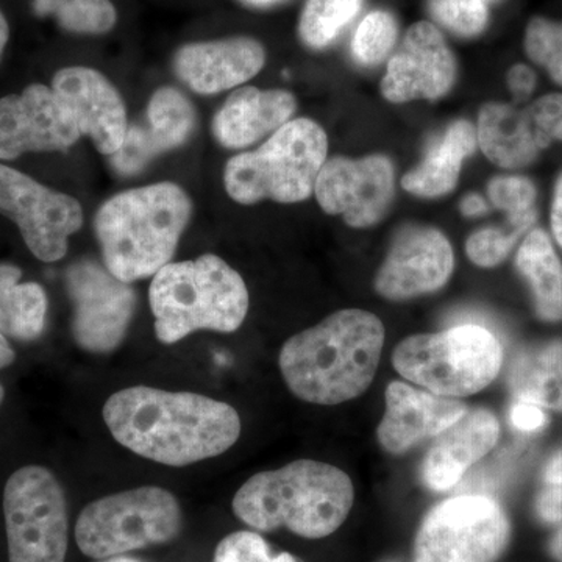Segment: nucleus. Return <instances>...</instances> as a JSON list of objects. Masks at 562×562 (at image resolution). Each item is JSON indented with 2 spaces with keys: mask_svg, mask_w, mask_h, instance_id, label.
Listing matches in <instances>:
<instances>
[{
  "mask_svg": "<svg viewBox=\"0 0 562 562\" xmlns=\"http://www.w3.org/2000/svg\"><path fill=\"white\" fill-rule=\"evenodd\" d=\"M102 416L125 449L172 468L220 457L241 435L233 406L192 392L127 387L111 395Z\"/></svg>",
  "mask_w": 562,
  "mask_h": 562,
  "instance_id": "f257e3e1",
  "label": "nucleus"
},
{
  "mask_svg": "<svg viewBox=\"0 0 562 562\" xmlns=\"http://www.w3.org/2000/svg\"><path fill=\"white\" fill-rule=\"evenodd\" d=\"M384 344V325L364 310H341L299 333L280 351L292 394L314 405H339L368 391Z\"/></svg>",
  "mask_w": 562,
  "mask_h": 562,
  "instance_id": "f03ea898",
  "label": "nucleus"
},
{
  "mask_svg": "<svg viewBox=\"0 0 562 562\" xmlns=\"http://www.w3.org/2000/svg\"><path fill=\"white\" fill-rule=\"evenodd\" d=\"M353 498V483L341 469L299 460L247 480L233 498V512L258 531L284 527L302 538L321 539L341 527Z\"/></svg>",
  "mask_w": 562,
  "mask_h": 562,
  "instance_id": "7ed1b4c3",
  "label": "nucleus"
},
{
  "mask_svg": "<svg viewBox=\"0 0 562 562\" xmlns=\"http://www.w3.org/2000/svg\"><path fill=\"white\" fill-rule=\"evenodd\" d=\"M191 213L190 195L169 181L114 195L94 220L103 265L125 283L154 277L171 262Z\"/></svg>",
  "mask_w": 562,
  "mask_h": 562,
  "instance_id": "20e7f679",
  "label": "nucleus"
},
{
  "mask_svg": "<svg viewBox=\"0 0 562 562\" xmlns=\"http://www.w3.org/2000/svg\"><path fill=\"white\" fill-rule=\"evenodd\" d=\"M158 341L176 344L199 330L233 333L249 312L243 277L216 255L169 262L149 290Z\"/></svg>",
  "mask_w": 562,
  "mask_h": 562,
  "instance_id": "39448f33",
  "label": "nucleus"
},
{
  "mask_svg": "<svg viewBox=\"0 0 562 562\" xmlns=\"http://www.w3.org/2000/svg\"><path fill=\"white\" fill-rule=\"evenodd\" d=\"M327 133L301 117L273 132L258 150L236 155L225 166L224 184L233 201L297 203L313 194L327 161Z\"/></svg>",
  "mask_w": 562,
  "mask_h": 562,
  "instance_id": "423d86ee",
  "label": "nucleus"
},
{
  "mask_svg": "<svg viewBox=\"0 0 562 562\" xmlns=\"http://www.w3.org/2000/svg\"><path fill=\"white\" fill-rule=\"evenodd\" d=\"M503 346L482 325H457L439 333L408 336L392 364L403 379L441 397H469L487 386L502 371Z\"/></svg>",
  "mask_w": 562,
  "mask_h": 562,
  "instance_id": "0eeeda50",
  "label": "nucleus"
},
{
  "mask_svg": "<svg viewBox=\"0 0 562 562\" xmlns=\"http://www.w3.org/2000/svg\"><path fill=\"white\" fill-rule=\"evenodd\" d=\"M180 503L158 486L117 492L90 503L80 513L76 541L94 560L176 539L181 530Z\"/></svg>",
  "mask_w": 562,
  "mask_h": 562,
  "instance_id": "6e6552de",
  "label": "nucleus"
},
{
  "mask_svg": "<svg viewBox=\"0 0 562 562\" xmlns=\"http://www.w3.org/2000/svg\"><path fill=\"white\" fill-rule=\"evenodd\" d=\"M3 517L10 562H65L68 506L49 469L29 464L11 473L3 490Z\"/></svg>",
  "mask_w": 562,
  "mask_h": 562,
  "instance_id": "1a4fd4ad",
  "label": "nucleus"
},
{
  "mask_svg": "<svg viewBox=\"0 0 562 562\" xmlns=\"http://www.w3.org/2000/svg\"><path fill=\"white\" fill-rule=\"evenodd\" d=\"M512 525L487 495H458L425 516L414 542V562H495L508 546Z\"/></svg>",
  "mask_w": 562,
  "mask_h": 562,
  "instance_id": "9d476101",
  "label": "nucleus"
},
{
  "mask_svg": "<svg viewBox=\"0 0 562 562\" xmlns=\"http://www.w3.org/2000/svg\"><path fill=\"white\" fill-rule=\"evenodd\" d=\"M0 214L18 225L25 246L44 262L65 258L69 236L83 225L76 199L5 165H0Z\"/></svg>",
  "mask_w": 562,
  "mask_h": 562,
  "instance_id": "9b49d317",
  "label": "nucleus"
},
{
  "mask_svg": "<svg viewBox=\"0 0 562 562\" xmlns=\"http://www.w3.org/2000/svg\"><path fill=\"white\" fill-rule=\"evenodd\" d=\"M74 305L72 336L80 349L110 353L124 341L135 314L136 292L101 262L79 260L66 271Z\"/></svg>",
  "mask_w": 562,
  "mask_h": 562,
  "instance_id": "f8f14e48",
  "label": "nucleus"
},
{
  "mask_svg": "<svg viewBox=\"0 0 562 562\" xmlns=\"http://www.w3.org/2000/svg\"><path fill=\"white\" fill-rule=\"evenodd\" d=\"M394 166L384 155L336 157L322 166L314 194L321 209L351 228H369L386 216L394 199Z\"/></svg>",
  "mask_w": 562,
  "mask_h": 562,
  "instance_id": "ddd939ff",
  "label": "nucleus"
},
{
  "mask_svg": "<svg viewBox=\"0 0 562 562\" xmlns=\"http://www.w3.org/2000/svg\"><path fill=\"white\" fill-rule=\"evenodd\" d=\"M79 125L52 88L35 83L0 99V160L27 151H63L80 139Z\"/></svg>",
  "mask_w": 562,
  "mask_h": 562,
  "instance_id": "4468645a",
  "label": "nucleus"
},
{
  "mask_svg": "<svg viewBox=\"0 0 562 562\" xmlns=\"http://www.w3.org/2000/svg\"><path fill=\"white\" fill-rule=\"evenodd\" d=\"M454 79L452 49L431 22L420 21L408 29L401 49L392 55L380 90L391 103L438 101L452 90Z\"/></svg>",
  "mask_w": 562,
  "mask_h": 562,
  "instance_id": "2eb2a0df",
  "label": "nucleus"
},
{
  "mask_svg": "<svg viewBox=\"0 0 562 562\" xmlns=\"http://www.w3.org/2000/svg\"><path fill=\"white\" fill-rule=\"evenodd\" d=\"M452 244L432 227H406L375 277V291L390 301H408L446 286L452 277Z\"/></svg>",
  "mask_w": 562,
  "mask_h": 562,
  "instance_id": "dca6fc26",
  "label": "nucleus"
},
{
  "mask_svg": "<svg viewBox=\"0 0 562 562\" xmlns=\"http://www.w3.org/2000/svg\"><path fill=\"white\" fill-rule=\"evenodd\" d=\"M52 90L95 149L110 157L121 149L128 131L127 111L120 92L103 74L83 66L65 68L55 74Z\"/></svg>",
  "mask_w": 562,
  "mask_h": 562,
  "instance_id": "f3484780",
  "label": "nucleus"
},
{
  "mask_svg": "<svg viewBox=\"0 0 562 562\" xmlns=\"http://www.w3.org/2000/svg\"><path fill=\"white\" fill-rule=\"evenodd\" d=\"M146 125H128L113 168L122 176H135L157 155L183 146L198 125L194 105L183 92L165 87L155 91L147 105Z\"/></svg>",
  "mask_w": 562,
  "mask_h": 562,
  "instance_id": "a211bd4d",
  "label": "nucleus"
},
{
  "mask_svg": "<svg viewBox=\"0 0 562 562\" xmlns=\"http://www.w3.org/2000/svg\"><path fill=\"white\" fill-rule=\"evenodd\" d=\"M266 63L261 43L249 36L184 44L173 57L177 77L199 94H217L254 79Z\"/></svg>",
  "mask_w": 562,
  "mask_h": 562,
  "instance_id": "6ab92c4d",
  "label": "nucleus"
},
{
  "mask_svg": "<svg viewBox=\"0 0 562 562\" xmlns=\"http://www.w3.org/2000/svg\"><path fill=\"white\" fill-rule=\"evenodd\" d=\"M384 397L386 412L376 438L392 454L406 453L424 439L436 438L468 412V406L460 401L416 390L402 382L387 384Z\"/></svg>",
  "mask_w": 562,
  "mask_h": 562,
  "instance_id": "aec40b11",
  "label": "nucleus"
},
{
  "mask_svg": "<svg viewBox=\"0 0 562 562\" xmlns=\"http://www.w3.org/2000/svg\"><path fill=\"white\" fill-rule=\"evenodd\" d=\"M501 422L490 409L465 412L461 419L436 436L422 462V480L432 491L457 486L471 465L497 446Z\"/></svg>",
  "mask_w": 562,
  "mask_h": 562,
  "instance_id": "412c9836",
  "label": "nucleus"
},
{
  "mask_svg": "<svg viewBox=\"0 0 562 562\" xmlns=\"http://www.w3.org/2000/svg\"><path fill=\"white\" fill-rule=\"evenodd\" d=\"M295 109L297 101L290 91L239 88L214 116L213 133L221 146L244 149L283 127Z\"/></svg>",
  "mask_w": 562,
  "mask_h": 562,
  "instance_id": "4be33fe9",
  "label": "nucleus"
},
{
  "mask_svg": "<svg viewBox=\"0 0 562 562\" xmlns=\"http://www.w3.org/2000/svg\"><path fill=\"white\" fill-rule=\"evenodd\" d=\"M476 138L487 160L508 171L527 168L549 149L527 106L512 103H486L480 110Z\"/></svg>",
  "mask_w": 562,
  "mask_h": 562,
  "instance_id": "5701e85b",
  "label": "nucleus"
},
{
  "mask_svg": "<svg viewBox=\"0 0 562 562\" xmlns=\"http://www.w3.org/2000/svg\"><path fill=\"white\" fill-rule=\"evenodd\" d=\"M479 149L476 128L465 120L454 121L425 155L424 161L402 179L403 190L417 198L436 199L457 188L462 162Z\"/></svg>",
  "mask_w": 562,
  "mask_h": 562,
  "instance_id": "b1692460",
  "label": "nucleus"
},
{
  "mask_svg": "<svg viewBox=\"0 0 562 562\" xmlns=\"http://www.w3.org/2000/svg\"><path fill=\"white\" fill-rule=\"evenodd\" d=\"M516 268L530 286L539 319L562 322V262L552 238L542 228H531L519 244Z\"/></svg>",
  "mask_w": 562,
  "mask_h": 562,
  "instance_id": "393cba45",
  "label": "nucleus"
},
{
  "mask_svg": "<svg viewBox=\"0 0 562 562\" xmlns=\"http://www.w3.org/2000/svg\"><path fill=\"white\" fill-rule=\"evenodd\" d=\"M514 398L562 414V341H549L516 355L508 372Z\"/></svg>",
  "mask_w": 562,
  "mask_h": 562,
  "instance_id": "a878e982",
  "label": "nucleus"
},
{
  "mask_svg": "<svg viewBox=\"0 0 562 562\" xmlns=\"http://www.w3.org/2000/svg\"><path fill=\"white\" fill-rule=\"evenodd\" d=\"M22 271L0 262V333L5 338L31 342L46 328L47 294L33 281L21 283Z\"/></svg>",
  "mask_w": 562,
  "mask_h": 562,
  "instance_id": "bb28decb",
  "label": "nucleus"
},
{
  "mask_svg": "<svg viewBox=\"0 0 562 562\" xmlns=\"http://www.w3.org/2000/svg\"><path fill=\"white\" fill-rule=\"evenodd\" d=\"M364 0H306L299 21V36L306 47L322 50L341 35L360 14Z\"/></svg>",
  "mask_w": 562,
  "mask_h": 562,
  "instance_id": "cd10ccee",
  "label": "nucleus"
},
{
  "mask_svg": "<svg viewBox=\"0 0 562 562\" xmlns=\"http://www.w3.org/2000/svg\"><path fill=\"white\" fill-rule=\"evenodd\" d=\"M38 16H54L66 32L103 35L113 31L117 11L111 0H33Z\"/></svg>",
  "mask_w": 562,
  "mask_h": 562,
  "instance_id": "c85d7f7f",
  "label": "nucleus"
},
{
  "mask_svg": "<svg viewBox=\"0 0 562 562\" xmlns=\"http://www.w3.org/2000/svg\"><path fill=\"white\" fill-rule=\"evenodd\" d=\"M487 198L495 209L506 213L512 228L528 233L538 220V210H536L538 190L527 177H494L487 184Z\"/></svg>",
  "mask_w": 562,
  "mask_h": 562,
  "instance_id": "c756f323",
  "label": "nucleus"
},
{
  "mask_svg": "<svg viewBox=\"0 0 562 562\" xmlns=\"http://www.w3.org/2000/svg\"><path fill=\"white\" fill-rule=\"evenodd\" d=\"M397 21L383 10L372 11L358 25L351 40L355 60L366 68L380 65L397 43Z\"/></svg>",
  "mask_w": 562,
  "mask_h": 562,
  "instance_id": "7c9ffc66",
  "label": "nucleus"
},
{
  "mask_svg": "<svg viewBox=\"0 0 562 562\" xmlns=\"http://www.w3.org/2000/svg\"><path fill=\"white\" fill-rule=\"evenodd\" d=\"M525 52L562 87V22L532 18L525 32Z\"/></svg>",
  "mask_w": 562,
  "mask_h": 562,
  "instance_id": "2f4dec72",
  "label": "nucleus"
},
{
  "mask_svg": "<svg viewBox=\"0 0 562 562\" xmlns=\"http://www.w3.org/2000/svg\"><path fill=\"white\" fill-rule=\"evenodd\" d=\"M430 13L447 31L476 36L490 21V5L476 0H430Z\"/></svg>",
  "mask_w": 562,
  "mask_h": 562,
  "instance_id": "473e14b6",
  "label": "nucleus"
},
{
  "mask_svg": "<svg viewBox=\"0 0 562 562\" xmlns=\"http://www.w3.org/2000/svg\"><path fill=\"white\" fill-rule=\"evenodd\" d=\"M527 236V233L509 227H487L472 233L465 243V254L473 265L490 269L502 265L509 257L514 247Z\"/></svg>",
  "mask_w": 562,
  "mask_h": 562,
  "instance_id": "72a5a7b5",
  "label": "nucleus"
},
{
  "mask_svg": "<svg viewBox=\"0 0 562 562\" xmlns=\"http://www.w3.org/2000/svg\"><path fill=\"white\" fill-rule=\"evenodd\" d=\"M536 516L541 522H562V449L554 452L542 469L541 490L536 495Z\"/></svg>",
  "mask_w": 562,
  "mask_h": 562,
  "instance_id": "f704fd0d",
  "label": "nucleus"
},
{
  "mask_svg": "<svg viewBox=\"0 0 562 562\" xmlns=\"http://www.w3.org/2000/svg\"><path fill=\"white\" fill-rule=\"evenodd\" d=\"M214 562H273L268 542L257 532L238 531L222 539Z\"/></svg>",
  "mask_w": 562,
  "mask_h": 562,
  "instance_id": "c9c22d12",
  "label": "nucleus"
},
{
  "mask_svg": "<svg viewBox=\"0 0 562 562\" xmlns=\"http://www.w3.org/2000/svg\"><path fill=\"white\" fill-rule=\"evenodd\" d=\"M532 120L536 122L542 139L547 146L553 143H562V94L552 92V94L542 95L536 99L527 106Z\"/></svg>",
  "mask_w": 562,
  "mask_h": 562,
  "instance_id": "e433bc0d",
  "label": "nucleus"
},
{
  "mask_svg": "<svg viewBox=\"0 0 562 562\" xmlns=\"http://www.w3.org/2000/svg\"><path fill=\"white\" fill-rule=\"evenodd\" d=\"M506 81H508V88L509 91H512L514 101H516V103H522L528 101L532 92H535L538 77H536V72L530 66L520 63V65H514L513 68L508 70Z\"/></svg>",
  "mask_w": 562,
  "mask_h": 562,
  "instance_id": "4c0bfd02",
  "label": "nucleus"
},
{
  "mask_svg": "<svg viewBox=\"0 0 562 562\" xmlns=\"http://www.w3.org/2000/svg\"><path fill=\"white\" fill-rule=\"evenodd\" d=\"M512 422L517 430L538 431L546 427L547 416L541 406L530 402L516 401L512 409Z\"/></svg>",
  "mask_w": 562,
  "mask_h": 562,
  "instance_id": "58836bf2",
  "label": "nucleus"
},
{
  "mask_svg": "<svg viewBox=\"0 0 562 562\" xmlns=\"http://www.w3.org/2000/svg\"><path fill=\"white\" fill-rule=\"evenodd\" d=\"M550 225L554 241L562 249V173L554 184L552 210H550Z\"/></svg>",
  "mask_w": 562,
  "mask_h": 562,
  "instance_id": "ea45409f",
  "label": "nucleus"
},
{
  "mask_svg": "<svg viewBox=\"0 0 562 562\" xmlns=\"http://www.w3.org/2000/svg\"><path fill=\"white\" fill-rule=\"evenodd\" d=\"M487 211H490V206H487L482 195L469 194L468 198L461 202V213L464 214L465 217L483 216Z\"/></svg>",
  "mask_w": 562,
  "mask_h": 562,
  "instance_id": "a19ab883",
  "label": "nucleus"
},
{
  "mask_svg": "<svg viewBox=\"0 0 562 562\" xmlns=\"http://www.w3.org/2000/svg\"><path fill=\"white\" fill-rule=\"evenodd\" d=\"M14 360H16V353H14L9 338H5V336L0 333V371L10 368Z\"/></svg>",
  "mask_w": 562,
  "mask_h": 562,
  "instance_id": "79ce46f5",
  "label": "nucleus"
},
{
  "mask_svg": "<svg viewBox=\"0 0 562 562\" xmlns=\"http://www.w3.org/2000/svg\"><path fill=\"white\" fill-rule=\"evenodd\" d=\"M10 40V27L9 21L3 16L2 11H0V60H2L3 52H5L7 44H9Z\"/></svg>",
  "mask_w": 562,
  "mask_h": 562,
  "instance_id": "37998d69",
  "label": "nucleus"
},
{
  "mask_svg": "<svg viewBox=\"0 0 562 562\" xmlns=\"http://www.w3.org/2000/svg\"><path fill=\"white\" fill-rule=\"evenodd\" d=\"M550 554H552L554 561L562 562V527L550 542Z\"/></svg>",
  "mask_w": 562,
  "mask_h": 562,
  "instance_id": "c03bdc74",
  "label": "nucleus"
},
{
  "mask_svg": "<svg viewBox=\"0 0 562 562\" xmlns=\"http://www.w3.org/2000/svg\"><path fill=\"white\" fill-rule=\"evenodd\" d=\"M243 2L250 7H257V9H268V7L277 5L284 0H243Z\"/></svg>",
  "mask_w": 562,
  "mask_h": 562,
  "instance_id": "a18cd8bd",
  "label": "nucleus"
},
{
  "mask_svg": "<svg viewBox=\"0 0 562 562\" xmlns=\"http://www.w3.org/2000/svg\"><path fill=\"white\" fill-rule=\"evenodd\" d=\"M273 562H302L297 558L292 557L291 553H280L279 557L273 558Z\"/></svg>",
  "mask_w": 562,
  "mask_h": 562,
  "instance_id": "49530a36",
  "label": "nucleus"
},
{
  "mask_svg": "<svg viewBox=\"0 0 562 562\" xmlns=\"http://www.w3.org/2000/svg\"><path fill=\"white\" fill-rule=\"evenodd\" d=\"M105 562H139V561L132 560V558L113 557V558H110V560L105 561Z\"/></svg>",
  "mask_w": 562,
  "mask_h": 562,
  "instance_id": "de8ad7c7",
  "label": "nucleus"
},
{
  "mask_svg": "<svg viewBox=\"0 0 562 562\" xmlns=\"http://www.w3.org/2000/svg\"><path fill=\"white\" fill-rule=\"evenodd\" d=\"M3 401H5V390H3L2 384H0V406H2Z\"/></svg>",
  "mask_w": 562,
  "mask_h": 562,
  "instance_id": "09e8293b",
  "label": "nucleus"
},
{
  "mask_svg": "<svg viewBox=\"0 0 562 562\" xmlns=\"http://www.w3.org/2000/svg\"><path fill=\"white\" fill-rule=\"evenodd\" d=\"M476 2H483L486 3V5H490V3L497 2V0H476Z\"/></svg>",
  "mask_w": 562,
  "mask_h": 562,
  "instance_id": "8fccbe9b",
  "label": "nucleus"
}]
</instances>
